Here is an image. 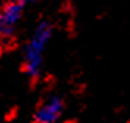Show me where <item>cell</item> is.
I'll return each instance as SVG.
<instances>
[{"instance_id":"3957f363","label":"cell","mask_w":130,"mask_h":123,"mask_svg":"<svg viewBox=\"0 0 130 123\" xmlns=\"http://www.w3.org/2000/svg\"><path fill=\"white\" fill-rule=\"evenodd\" d=\"M64 114V100L60 95H49L33 112V123H60Z\"/></svg>"},{"instance_id":"6da1fadb","label":"cell","mask_w":130,"mask_h":123,"mask_svg":"<svg viewBox=\"0 0 130 123\" xmlns=\"http://www.w3.org/2000/svg\"><path fill=\"white\" fill-rule=\"evenodd\" d=\"M53 23L42 19L35 25L24 45L22 70L30 80H38L44 67V53L53 37Z\"/></svg>"},{"instance_id":"7a4b0ae2","label":"cell","mask_w":130,"mask_h":123,"mask_svg":"<svg viewBox=\"0 0 130 123\" xmlns=\"http://www.w3.org/2000/svg\"><path fill=\"white\" fill-rule=\"evenodd\" d=\"M27 3L21 0H11L6 2L0 8V41H11L19 23L22 22V17L25 13Z\"/></svg>"}]
</instances>
